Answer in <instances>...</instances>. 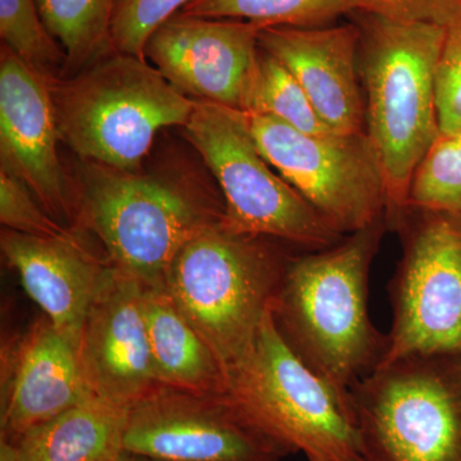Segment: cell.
<instances>
[{"label":"cell","instance_id":"44dd1931","mask_svg":"<svg viewBox=\"0 0 461 461\" xmlns=\"http://www.w3.org/2000/svg\"><path fill=\"white\" fill-rule=\"evenodd\" d=\"M241 112L275 118L308 135L333 133L294 75L262 48Z\"/></svg>","mask_w":461,"mask_h":461},{"label":"cell","instance_id":"9a60e30c","mask_svg":"<svg viewBox=\"0 0 461 461\" xmlns=\"http://www.w3.org/2000/svg\"><path fill=\"white\" fill-rule=\"evenodd\" d=\"M142 288L140 282L112 267L78 336L91 393L130 411L163 387L154 371Z\"/></svg>","mask_w":461,"mask_h":461},{"label":"cell","instance_id":"603a6c76","mask_svg":"<svg viewBox=\"0 0 461 461\" xmlns=\"http://www.w3.org/2000/svg\"><path fill=\"white\" fill-rule=\"evenodd\" d=\"M409 208L461 214V129L439 135L412 177Z\"/></svg>","mask_w":461,"mask_h":461},{"label":"cell","instance_id":"f1b7e54d","mask_svg":"<svg viewBox=\"0 0 461 461\" xmlns=\"http://www.w3.org/2000/svg\"><path fill=\"white\" fill-rule=\"evenodd\" d=\"M0 461H21L17 445L5 438H0Z\"/></svg>","mask_w":461,"mask_h":461},{"label":"cell","instance_id":"8fae6325","mask_svg":"<svg viewBox=\"0 0 461 461\" xmlns=\"http://www.w3.org/2000/svg\"><path fill=\"white\" fill-rule=\"evenodd\" d=\"M124 451L162 461H282L294 454L229 393L160 387L130 411Z\"/></svg>","mask_w":461,"mask_h":461},{"label":"cell","instance_id":"277c9868","mask_svg":"<svg viewBox=\"0 0 461 461\" xmlns=\"http://www.w3.org/2000/svg\"><path fill=\"white\" fill-rule=\"evenodd\" d=\"M50 86L60 141L118 171L139 172L158 132L185 126L194 109L147 59L114 50Z\"/></svg>","mask_w":461,"mask_h":461},{"label":"cell","instance_id":"30bf717a","mask_svg":"<svg viewBox=\"0 0 461 461\" xmlns=\"http://www.w3.org/2000/svg\"><path fill=\"white\" fill-rule=\"evenodd\" d=\"M411 211V223H397L403 254L388 286L393 323L379 366L461 355V214Z\"/></svg>","mask_w":461,"mask_h":461},{"label":"cell","instance_id":"9c48e42d","mask_svg":"<svg viewBox=\"0 0 461 461\" xmlns=\"http://www.w3.org/2000/svg\"><path fill=\"white\" fill-rule=\"evenodd\" d=\"M244 115L267 162L339 232L384 220L386 184L366 131L308 135L267 115Z\"/></svg>","mask_w":461,"mask_h":461},{"label":"cell","instance_id":"d4e9b609","mask_svg":"<svg viewBox=\"0 0 461 461\" xmlns=\"http://www.w3.org/2000/svg\"><path fill=\"white\" fill-rule=\"evenodd\" d=\"M193 0H118L111 25L112 47L118 53L147 59L149 39Z\"/></svg>","mask_w":461,"mask_h":461},{"label":"cell","instance_id":"3957f363","mask_svg":"<svg viewBox=\"0 0 461 461\" xmlns=\"http://www.w3.org/2000/svg\"><path fill=\"white\" fill-rule=\"evenodd\" d=\"M78 230L99 239L113 266L144 287H166L169 267L190 240L223 222L224 204L184 180L84 162Z\"/></svg>","mask_w":461,"mask_h":461},{"label":"cell","instance_id":"f546056e","mask_svg":"<svg viewBox=\"0 0 461 461\" xmlns=\"http://www.w3.org/2000/svg\"><path fill=\"white\" fill-rule=\"evenodd\" d=\"M115 461H162V460H157V459H153V457L144 456V455L127 453V451H123V453L120 455V457H118V459Z\"/></svg>","mask_w":461,"mask_h":461},{"label":"cell","instance_id":"7402d4cb","mask_svg":"<svg viewBox=\"0 0 461 461\" xmlns=\"http://www.w3.org/2000/svg\"><path fill=\"white\" fill-rule=\"evenodd\" d=\"M355 11L357 0H193L178 14L249 21L267 29L323 26Z\"/></svg>","mask_w":461,"mask_h":461},{"label":"cell","instance_id":"4fadbf2b","mask_svg":"<svg viewBox=\"0 0 461 461\" xmlns=\"http://www.w3.org/2000/svg\"><path fill=\"white\" fill-rule=\"evenodd\" d=\"M263 27L177 14L149 39L145 58L185 96L242 111Z\"/></svg>","mask_w":461,"mask_h":461},{"label":"cell","instance_id":"ffe728a7","mask_svg":"<svg viewBox=\"0 0 461 461\" xmlns=\"http://www.w3.org/2000/svg\"><path fill=\"white\" fill-rule=\"evenodd\" d=\"M42 23L63 48L62 76L74 75L113 51L111 25L118 0H36Z\"/></svg>","mask_w":461,"mask_h":461},{"label":"cell","instance_id":"d6986e66","mask_svg":"<svg viewBox=\"0 0 461 461\" xmlns=\"http://www.w3.org/2000/svg\"><path fill=\"white\" fill-rule=\"evenodd\" d=\"M130 409L95 395L27 430L21 461H115L124 451Z\"/></svg>","mask_w":461,"mask_h":461},{"label":"cell","instance_id":"5b68a950","mask_svg":"<svg viewBox=\"0 0 461 461\" xmlns=\"http://www.w3.org/2000/svg\"><path fill=\"white\" fill-rule=\"evenodd\" d=\"M277 242L221 222L190 240L167 273V291L226 375L256 341L280 293L293 258Z\"/></svg>","mask_w":461,"mask_h":461},{"label":"cell","instance_id":"4dcf8cb0","mask_svg":"<svg viewBox=\"0 0 461 461\" xmlns=\"http://www.w3.org/2000/svg\"><path fill=\"white\" fill-rule=\"evenodd\" d=\"M308 461H321V460H308Z\"/></svg>","mask_w":461,"mask_h":461},{"label":"cell","instance_id":"ba28073f","mask_svg":"<svg viewBox=\"0 0 461 461\" xmlns=\"http://www.w3.org/2000/svg\"><path fill=\"white\" fill-rule=\"evenodd\" d=\"M454 355L382 364L350 390L362 461H461V368Z\"/></svg>","mask_w":461,"mask_h":461},{"label":"cell","instance_id":"5bb4252c","mask_svg":"<svg viewBox=\"0 0 461 461\" xmlns=\"http://www.w3.org/2000/svg\"><path fill=\"white\" fill-rule=\"evenodd\" d=\"M94 395L78 339L42 315L5 339L0 355V438L16 442L27 430Z\"/></svg>","mask_w":461,"mask_h":461},{"label":"cell","instance_id":"cb8c5ba5","mask_svg":"<svg viewBox=\"0 0 461 461\" xmlns=\"http://www.w3.org/2000/svg\"><path fill=\"white\" fill-rule=\"evenodd\" d=\"M0 36L30 65L50 77H60L66 54L42 23L36 0H0Z\"/></svg>","mask_w":461,"mask_h":461},{"label":"cell","instance_id":"484cf974","mask_svg":"<svg viewBox=\"0 0 461 461\" xmlns=\"http://www.w3.org/2000/svg\"><path fill=\"white\" fill-rule=\"evenodd\" d=\"M0 222L5 230L38 236L67 238L76 230L54 220L23 182L0 169Z\"/></svg>","mask_w":461,"mask_h":461},{"label":"cell","instance_id":"e0dca14e","mask_svg":"<svg viewBox=\"0 0 461 461\" xmlns=\"http://www.w3.org/2000/svg\"><path fill=\"white\" fill-rule=\"evenodd\" d=\"M0 247L45 317L78 339L113 267L109 258L96 256L81 238V230L67 238H38L5 230Z\"/></svg>","mask_w":461,"mask_h":461},{"label":"cell","instance_id":"2e32d148","mask_svg":"<svg viewBox=\"0 0 461 461\" xmlns=\"http://www.w3.org/2000/svg\"><path fill=\"white\" fill-rule=\"evenodd\" d=\"M359 42L357 23L267 27L259 35V47L294 75L323 122L346 135L366 132Z\"/></svg>","mask_w":461,"mask_h":461},{"label":"cell","instance_id":"ac0fdd59","mask_svg":"<svg viewBox=\"0 0 461 461\" xmlns=\"http://www.w3.org/2000/svg\"><path fill=\"white\" fill-rule=\"evenodd\" d=\"M154 371L163 387L195 393H226L227 375L198 330L166 287L142 288Z\"/></svg>","mask_w":461,"mask_h":461},{"label":"cell","instance_id":"6da1fadb","mask_svg":"<svg viewBox=\"0 0 461 461\" xmlns=\"http://www.w3.org/2000/svg\"><path fill=\"white\" fill-rule=\"evenodd\" d=\"M384 226L378 221L293 258L272 309L291 350L348 399L386 351V335L372 323L368 306L369 272Z\"/></svg>","mask_w":461,"mask_h":461},{"label":"cell","instance_id":"52a82bcc","mask_svg":"<svg viewBox=\"0 0 461 461\" xmlns=\"http://www.w3.org/2000/svg\"><path fill=\"white\" fill-rule=\"evenodd\" d=\"M184 127L222 191L227 229L308 250L332 247L344 239V233L273 172L241 111L194 100Z\"/></svg>","mask_w":461,"mask_h":461},{"label":"cell","instance_id":"83f0119b","mask_svg":"<svg viewBox=\"0 0 461 461\" xmlns=\"http://www.w3.org/2000/svg\"><path fill=\"white\" fill-rule=\"evenodd\" d=\"M460 0H357V11L391 21L446 27Z\"/></svg>","mask_w":461,"mask_h":461},{"label":"cell","instance_id":"7a4b0ae2","mask_svg":"<svg viewBox=\"0 0 461 461\" xmlns=\"http://www.w3.org/2000/svg\"><path fill=\"white\" fill-rule=\"evenodd\" d=\"M355 14L366 131L386 184L384 217L396 224L409 209L415 171L439 136L437 68L445 27Z\"/></svg>","mask_w":461,"mask_h":461},{"label":"cell","instance_id":"8992f818","mask_svg":"<svg viewBox=\"0 0 461 461\" xmlns=\"http://www.w3.org/2000/svg\"><path fill=\"white\" fill-rule=\"evenodd\" d=\"M227 384L240 408L294 454L362 461L350 399L291 350L272 312L248 353L227 372Z\"/></svg>","mask_w":461,"mask_h":461},{"label":"cell","instance_id":"7c38bea8","mask_svg":"<svg viewBox=\"0 0 461 461\" xmlns=\"http://www.w3.org/2000/svg\"><path fill=\"white\" fill-rule=\"evenodd\" d=\"M50 77L2 42L0 169L23 182L54 220L78 230L77 191L58 154Z\"/></svg>","mask_w":461,"mask_h":461},{"label":"cell","instance_id":"4316f807","mask_svg":"<svg viewBox=\"0 0 461 461\" xmlns=\"http://www.w3.org/2000/svg\"><path fill=\"white\" fill-rule=\"evenodd\" d=\"M437 111L439 135L461 129V0L454 17L445 27L437 68Z\"/></svg>","mask_w":461,"mask_h":461}]
</instances>
